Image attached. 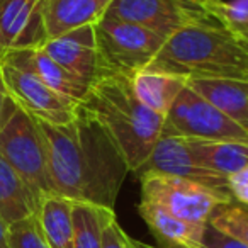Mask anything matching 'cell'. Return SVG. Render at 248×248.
<instances>
[{"label": "cell", "instance_id": "cell-1", "mask_svg": "<svg viewBox=\"0 0 248 248\" xmlns=\"http://www.w3.org/2000/svg\"><path fill=\"white\" fill-rule=\"evenodd\" d=\"M38 124L55 194L114 211L129 169L102 124L82 106L68 124Z\"/></svg>", "mask_w": 248, "mask_h": 248}, {"label": "cell", "instance_id": "cell-2", "mask_svg": "<svg viewBox=\"0 0 248 248\" xmlns=\"http://www.w3.org/2000/svg\"><path fill=\"white\" fill-rule=\"evenodd\" d=\"M80 106L109 133L129 172H136L158 141L165 117L143 106L133 92L131 78L123 75L95 80Z\"/></svg>", "mask_w": 248, "mask_h": 248}, {"label": "cell", "instance_id": "cell-3", "mask_svg": "<svg viewBox=\"0 0 248 248\" xmlns=\"http://www.w3.org/2000/svg\"><path fill=\"white\" fill-rule=\"evenodd\" d=\"M146 70L190 78L248 80V53L233 32L216 24L190 26L170 36Z\"/></svg>", "mask_w": 248, "mask_h": 248}, {"label": "cell", "instance_id": "cell-4", "mask_svg": "<svg viewBox=\"0 0 248 248\" xmlns=\"http://www.w3.org/2000/svg\"><path fill=\"white\" fill-rule=\"evenodd\" d=\"M95 38L104 73L128 78L150 68L167 41L138 24L109 17L95 24Z\"/></svg>", "mask_w": 248, "mask_h": 248}, {"label": "cell", "instance_id": "cell-5", "mask_svg": "<svg viewBox=\"0 0 248 248\" xmlns=\"http://www.w3.org/2000/svg\"><path fill=\"white\" fill-rule=\"evenodd\" d=\"M0 156L21 175L38 202L55 194L39 124L19 107L0 129Z\"/></svg>", "mask_w": 248, "mask_h": 248}, {"label": "cell", "instance_id": "cell-6", "mask_svg": "<svg viewBox=\"0 0 248 248\" xmlns=\"http://www.w3.org/2000/svg\"><path fill=\"white\" fill-rule=\"evenodd\" d=\"M104 17L138 24L163 39L190 26H221L206 0H112Z\"/></svg>", "mask_w": 248, "mask_h": 248}, {"label": "cell", "instance_id": "cell-7", "mask_svg": "<svg viewBox=\"0 0 248 248\" xmlns=\"http://www.w3.org/2000/svg\"><path fill=\"white\" fill-rule=\"evenodd\" d=\"M140 180L143 201L156 204L189 223L207 224L216 207L234 202L231 194L217 192L180 177L145 173L140 175Z\"/></svg>", "mask_w": 248, "mask_h": 248}, {"label": "cell", "instance_id": "cell-8", "mask_svg": "<svg viewBox=\"0 0 248 248\" xmlns=\"http://www.w3.org/2000/svg\"><path fill=\"white\" fill-rule=\"evenodd\" d=\"M162 135L248 143L247 129L211 106L187 83L165 116Z\"/></svg>", "mask_w": 248, "mask_h": 248}, {"label": "cell", "instance_id": "cell-9", "mask_svg": "<svg viewBox=\"0 0 248 248\" xmlns=\"http://www.w3.org/2000/svg\"><path fill=\"white\" fill-rule=\"evenodd\" d=\"M0 63L9 95L19 109L53 126L68 124L77 117L80 104L56 93L29 70L4 60H0Z\"/></svg>", "mask_w": 248, "mask_h": 248}, {"label": "cell", "instance_id": "cell-10", "mask_svg": "<svg viewBox=\"0 0 248 248\" xmlns=\"http://www.w3.org/2000/svg\"><path fill=\"white\" fill-rule=\"evenodd\" d=\"M135 173H138V177L145 175V173L180 177V179L192 180V182L209 187L217 192L230 194L226 177L201 167L194 160L187 140L182 136L160 135L158 141L155 143L146 162Z\"/></svg>", "mask_w": 248, "mask_h": 248}, {"label": "cell", "instance_id": "cell-11", "mask_svg": "<svg viewBox=\"0 0 248 248\" xmlns=\"http://www.w3.org/2000/svg\"><path fill=\"white\" fill-rule=\"evenodd\" d=\"M43 4L45 0L0 2V56L14 49L41 48L48 41Z\"/></svg>", "mask_w": 248, "mask_h": 248}, {"label": "cell", "instance_id": "cell-12", "mask_svg": "<svg viewBox=\"0 0 248 248\" xmlns=\"http://www.w3.org/2000/svg\"><path fill=\"white\" fill-rule=\"evenodd\" d=\"M41 49L58 65L89 83L106 75L97 48L95 26H83L58 38L48 39Z\"/></svg>", "mask_w": 248, "mask_h": 248}, {"label": "cell", "instance_id": "cell-13", "mask_svg": "<svg viewBox=\"0 0 248 248\" xmlns=\"http://www.w3.org/2000/svg\"><path fill=\"white\" fill-rule=\"evenodd\" d=\"M0 60L32 72L49 89H53L56 93H60V95L66 97V99L73 100L77 104H82L87 99L90 87H92V83L78 78L77 75L70 73L66 68H63L62 65H58L41 48L14 49V51H9L4 56H0Z\"/></svg>", "mask_w": 248, "mask_h": 248}, {"label": "cell", "instance_id": "cell-14", "mask_svg": "<svg viewBox=\"0 0 248 248\" xmlns=\"http://www.w3.org/2000/svg\"><path fill=\"white\" fill-rule=\"evenodd\" d=\"M110 4L112 0H45L46 38L53 39L83 26H95L104 19Z\"/></svg>", "mask_w": 248, "mask_h": 248}, {"label": "cell", "instance_id": "cell-15", "mask_svg": "<svg viewBox=\"0 0 248 248\" xmlns=\"http://www.w3.org/2000/svg\"><path fill=\"white\" fill-rule=\"evenodd\" d=\"M187 87L248 131V80L190 77Z\"/></svg>", "mask_w": 248, "mask_h": 248}, {"label": "cell", "instance_id": "cell-16", "mask_svg": "<svg viewBox=\"0 0 248 248\" xmlns=\"http://www.w3.org/2000/svg\"><path fill=\"white\" fill-rule=\"evenodd\" d=\"M138 211L160 243L158 248H201L202 245L204 230L207 224L184 221L170 214L163 207L143 199Z\"/></svg>", "mask_w": 248, "mask_h": 248}, {"label": "cell", "instance_id": "cell-17", "mask_svg": "<svg viewBox=\"0 0 248 248\" xmlns=\"http://www.w3.org/2000/svg\"><path fill=\"white\" fill-rule=\"evenodd\" d=\"M194 160L223 177H231L248 165V143L186 138Z\"/></svg>", "mask_w": 248, "mask_h": 248}, {"label": "cell", "instance_id": "cell-18", "mask_svg": "<svg viewBox=\"0 0 248 248\" xmlns=\"http://www.w3.org/2000/svg\"><path fill=\"white\" fill-rule=\"evenodd\" d=\"M186 83V77L156 72V70H143L131 78L136 99L150 110L163 117L169 114L170 107L173 106Z\"/></svg>", "mask_w": 248, "mask_h": 248}, {"label": "cell", "instance_id": "cell-19", "mask_svg": "<svg viewBox=\"0 0 248 248\" xmlns=\"http://www.w3.org/2000/svg\"><path fill=\"white\" fill-rule=\"evenodd\" d=\"M73 201L51 194L41 199L36 211L39 231L49 248H73Z\"/></svg>", "mask_w": 248, "mask_h": 248}, {"label": "cell", "instance_id": "cell-20", "mask_svg": "<svg viewBox=\"0 0 248 248\" xmlns=\"http://www.w3.org/2000/svg\"><path fill=\"white\" fill-rule=\"evenodd\" d=\"M38 199L17 172L0 156V219L7 226L34 216Z\"/></svg>", "mask_w": 248, "mask_h": 248}, {"label": "cell", "instance_id": "cell-21", "mask_svg": "<svg viewBox=\"0 0 248 248\" xmlns=\"http://www.w3.org/2000/svg\"><path fill=\"white\" fill-rule=\"evenodd\" d=\"M73 248H102V230L114 211L85 202H73Z\"/></svg>", "mask_w": 248, "mask_h": 248}, {"label": "cell", "instance_id": "cell-22", "mask_svg": "<svg viewBox=\"0 0 248 248\" xmlns=\"http://www.w3.org/2000/svg\"><path fill=\"white\" fill-rule=\"evenodd\" d=\"M209 224L224 234L248 245V207L240 204H223L209 217Z\"/></svg>", "mask_w": 248, "mask_h": 248}, {"label": "cell", "instance_id": "cell-23", "mask_svg": "<svg viewBox=\"0 0 248 248\" xmlns=\"http://www.w3.org/2000/svg\"><path fill=\"white\" fill-rule=\"evenodd\" d=\"M206 7L233 34L248 31V0H206Z\"/></svg>", "mask_w": 248, "mask_h": 248}, {"label": "cell", "instance_id": "cell-24", "mask_svg": "<svg viewBox=\"0 0 248 248\" xmlns=\"http://www.w3.org/2000/svg\"><path fill=\"white\" fill-rule=\"evenodd\" d=\"M11 248H49L39 231L36 216L9 226Z\"/></svg>", "mask_w": 248, "mask_h": 248}, {"label": "cell", "instance_id": "cell-25", "mask_svg": "<svg viewBox=\"0 0 248 248\" xmlns=\"http://www.w3.org/2000/svg\"><path fill=\"white\" fill-rule=\"evenodd\" d=\"M135 240L124 233L116 219V214L107 219L106 226L102 230V248H133Z\"/></svg>", "mask_w": 248, "mask_h": 248}, {"label": "cell", "instance_id": "cell-26", "mask_svg": "<svg viewBox=\"0 0 248 248\" xmlns=\"http://www.w3.org/2000/svg\"><path fill=\"white\" fill-rule=\"evenodd\" d=\"M201 248H248V245H245L243 241L236 240V238L228 236L223 231L216 230V228L207 223Z\"/></svg>", "mask_w": 248, "mask_h": 248}, {"label": "cell", "instance_id": "cell-27", "mask_svg": "<svg viewBox=\"0 0 248 248\" xmlns=\"http://www.w3.org/2000/svg\"><path fill=\"white\" fill-rule=\"evenodd\" d=\"M228 189L233 197L241 206L248 207V165L234 175L228 177Z\"/></svg>", "mask_w": 248, "mask_h": 248}, {"label": "cell", "instance_id": "cell-28", "mask_svg": "<svg viewBox=\"0 0 248 248\" xmlns=\"http://www.w3.org/2000/svg\"><path fill=\"white\" fill-rule=\"evenodd\" d=\"M16 109H17V106H16L14 100L9 95V90L5 87L4 73H2V63H0V129L4 128V124L14 114Z\"/></svg>", "mask_w": 248, "mask_h": 248}, {"label": "cell", "instance_id": "cell-29", "mask_svg": "<svg viewBox=\"0 0 248 248\" xmlns=\"http://www.w3.org/2000/svg\"><path fill=\"white\" fill-rule=\"evenodd\" d=\"M0 248H11L9 241V226L0 219Z\"/></svg>", "mask_w": 248, "mask_h": 248}, {"label": "cell", "instance_id": "cell-30", "mask_svg": "<svg viewBox=\"0 0 248 248\" xmlns=\"http://www.w3.org/2000/svg\"><path fill=\"white\" fill-rule=\"evenodd\" d=\"M234 38L238 39V43L241 45V48L248 53V31L247 32H240V34H234Z\"/></svg>", "mask_w": 248, "mask_h": 248}, {"label": "cell", "instance_id": "cell-31", "mask_svg": "<svg viewBox=\"0 0 248 248\" xmlns=\"http://www.w3.org/2000/svg\"><path fill=\"white\" fill-rule=\"evenodd\" d=\"M135 247H136V248H155V247H152V245L141 243V241H136V240H135Z\"/></svg>", "mask_w": 248, "mask_h": 248}, {"label": "cell", "instance_id": "cell-32", "mask_svg": "<svg viewBox=\"0 0 248 248\" xmlns=\"http://www.w3.org/2000/svg\"><path fill=\"white\" fill-rule=\"evenodd\" d=\"M0 2H4V0H0Z\"/></svg>", "mask_w": 248, "mask_h": 248}, {"label": "cell", "instance_id": "cell-33", "mask_svg": "<svg viewBox=\"0 0 248 248\" xmlns=\"http://www.w3.org/2000/svg\"><path fill=\"white\" fill-rule=\"evenodd\" d=\"M133 248H136V247H133Z\"/></svg>", "mask_w": 248, "mask_h": 248}]
</instances>
